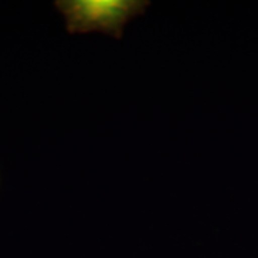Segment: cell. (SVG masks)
<instances>
[{
    "instance_id": "obj_1",
    "label": "cell",
    "mask_w": 258,
    "mask_h": 258,
    "mask_svg": "<svg viewBox=\"0 0 258 258\" xmlns=\"http://www.w3.org/2000/svg\"><path fill=\"white\" fill-rule=\"evenodd\" d=\"M56 9L62 13L69 35L99 32L120 40L123 29L132 19L142 16L148 0H57Z\"/></svg>"
}]
</instances>
